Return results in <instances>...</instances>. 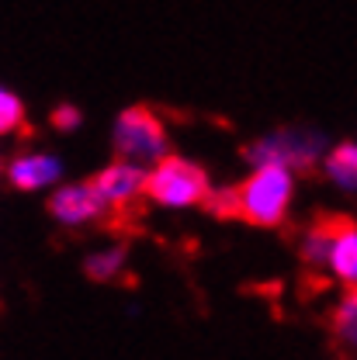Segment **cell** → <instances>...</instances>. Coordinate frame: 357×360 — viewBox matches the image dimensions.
<instances>
[{
    "mask_svg": "<svg viewBox=\"0 0 357 360\" xmlns=\"http://www.w3.org/2000/svg\"><path fill=\"white\" fill-rule=\"evenodd\" d=\"M236 191V215L253 225H277L284 219L288 205H292V191L295 180L288 167L264 163L253 170V177H246Z\"/></svg>",
    "mask_w": 357,
    "mask_h": 360,
    "instance_id": "1",
    "label": "cell"
},
{
    "mask_svg": "<svg viewBox=\"0 0 357 360\" xmlns=\"http://www.w3.org/2000/svg\"><path fill=\"white\" fill-rule=\"evenodd\" d=\"M146 194L153 201H160L163 208L201 205L208 198V177L201 167H194L187 160L163 156V160H156L153 174H146Z\"/></svg>",
    "mask_w": 357,
    "mask_h": 360,
    "instance_id": "2",
    "label": "cell"
},
{
    "mask_svg": "<svg viewBox=\"0 0 357 360\" xmlns=\"http://www.w3.org/2000/svg\"><path fill=\"white\" fill-rule=\"evenodd\" d=\"M115 149L125 160H163L167 153V132L163 122L156 118V111L149 108H129L122 111V118L115 122Z\"/></svg>",
    "mask_w": 357,
    "mask_h": 360,
    "instance_id": "3",
    "label": "cell"
},
{
    "mask_svg": "<svg viewBox=\"0 0 357 360\" xmlns=\"http://www.w3.org/2000/svg\"><path fill=\"white\" fill-rule=\"evenodd\" d=\"M319 146L322 139L315 132H299V129H288V132H274L264 135L257 146H250V160L257 167L264 163H277V167H309L315 156H319Z\"/></svg>",
    "mask_w": 357,
    "mask_h": 360,
    "instance_id": "4",
    "label": "cell"
},
{
    "mask_svg": "<svg viewBox=\"0 0 357 360\" xmlns=\"http://www.w3.org/2000/svg\"><path fill=\"white\" fill-rule=\"evenodd\" d=\"M90 187L101 198L104 212H122V208H129L135 198L146 191V174H142V167H135L132 160H118V163L104 167L94 177Z\"/></svg>",
    "mask_w": 357,
    "mask_h": 360,
    "instance_id": "5",
    "label": "cell"
},
{
    "mask_svg": "<svg viewBox=\"0 0 357 360\" xmlns=\"http://www.w3.org/2000/svg\"><path fill=\"white\" fill-rule=\"evenodd\" d=\"M49 208H52V215H56L59 222H66V225H84V222H94V219L104 215V205H101V198L94 194L90 184L59 187V191L52 194Z\"/></svg>",
    "mask_w": 357,
    "mask_h": 360,
    "instance_id": "6",
    "label": "cell"
},
{
    "mask_svg": "<svg viewBox=\"0 0 357 360\" xmlns=\"http://www.w3.org/2000/svg\"><path fill=\"white\" fill-rule=\"evenodd\" d=\"M7 174H11V184H14V187H21V191H39V187L56 184L59 174H63V167H59V160H52V156H45V153H28V156H18Z\"/></svg>",
    "mask_w": 357,
    "mask_h": 360,
    "instance_id": "7",
    "label": "cell"
},
{
    "mask_svg": "<svg viewBox=\"0 0 357 360\" xmlns=\"http://www.w3.org/2000/svg\"><path fill=\"white\" fill-rule=\"evenodd\" d=\"M326 270L340 281H347L351 288L357 284V225L340 219V229L330 243V257H326Z\"/></svg>",
    "mask_w": 357,
    "mask_h": 360,
    "instance_id": "8",
    "label": "cell"
},
{
    "mask_svg": "<svg viewBox=\"0 0 357 360\" xmlns=\"http://www.w3.org/2000/svg\"><path fill=\"white\" fill-rule=\"evenodd\" d=\"M337 229H340V219H322V222H315L313 229H309V236H306V243H302V260H306L313 270L326 267L330 243H333Z\"/></svg>",
    "mask_w": 357,
    "mask_h": 360,
    "instance_id": "9",
    "label": "cell"
},
{
    "mask_svg": "<svg viewBox=\"0 0 357 360\" xmlns=\"http://www.w3.org/2000/svg\"><path fill=\"white\" fill-rule=\"evenodd\" d=\"M326 177L344 191H357V146H337L326 156Z\"/></svg>",
    "mask_w": 357,
    "mask_h": 360,
    "instance_id": "10",
    "label": "cell"
},
{
    "mask_svg": "<svg viewBox=\"0 0 357 360\" xmlns=\"http://www.w3.org/2000/svg\"><path fill=\"white\" fill-rule=\"evenodd\" d=\"M333 333L344 347H357V284L340 298L337 315H333Z\"/></svg>",
    "mask_w": 357,
    "mask_h": 360,
    "instance_id": "11",
    "label": "cell"
},
{
    "mask_svg": "<svg viewBox=\"0 0 357 360\" xmlns=\"http://www.w3.org/2000/svg\"><path fill=\"white\" fill-rule=\"evenodd\" d=\"M125 264V253L122 250H101V253H94L87 260V274L94 281H111L118 270Z\"/></svg>",
    "mask_w": 357,
    "mask_h": 360,
    "instance_id": "12",
    "label": "cell"
},
{
    "mask_svg": "<svg viewBox=\"0 0 357 360\" xmlns=\"http://www.w3.org/2000/svg\"><path fill=\"white\" fill-rule=\"evenodd\" d=\"M21 122H25V108H21V101H18L11 90L0 87V135L21 129Z\"/></svg>",
    "mask_w": 357,
    "mask_h": 360,
    "instance_id": "13",
    "label": "cell"
},
{
    "mask_svg": "<svg viewBox=\"0 0 357 360\" xmlns=\"http://www.w3.org/2000/svg\"><path fill=\"white\" fill-rule=\"evenodd\" d=\"M77 122H80V111L70 108V104L52 111V125H56V129H77Z\"/></svg>",
    "mask_w": 357,
    "mask_h": 360,
    "instance_id": "14",
    "label": "cell"
}]
</instances>
